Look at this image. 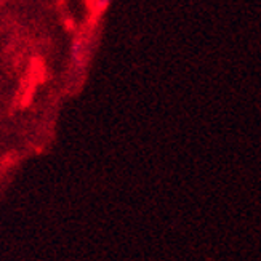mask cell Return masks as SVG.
I'll return each instance as SVG.
<instances>
[{
	"label": "cell",
	"instance_id": "cell-1",
	"mask_svg": "<svg viewBox=\"0 0 261 261\" xmlns=\"http://www.w3.org/2000/svg\"><path fill=\"white\" fill-rule=\"evenodd\" d=\"M109 4H111V0H99V7H103V8L108 7Z\"/></svg>",
	"mask_w": 261,
	"mask_h": 261
}]
</instances>
